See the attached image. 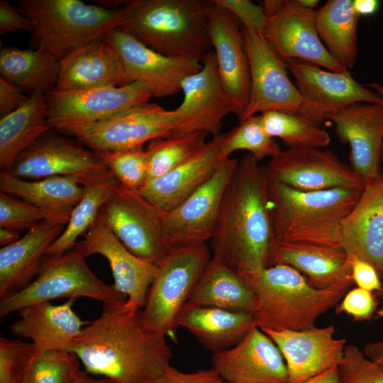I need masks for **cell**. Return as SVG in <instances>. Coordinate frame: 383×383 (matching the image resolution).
Segmentation results:
<instances>
[{
  "mask_svg": "<svg viewBox=\"0 0 383 383\" xmlns=\"http://www.w3.org/2000/svg\"><path fill=\"white\" fill-rule=\"evenodd\" d=\"M340 383H383V365L368 358L354 345H346L338 365Z\"/></svg>",
  "mask_w": 383,
  "mask_h": 383,
  "instance_id": "43",
  "label": "cell"
},
{
  "mask_svg": "<svg viewBox=\"0 0 383 383\" xmlns=\"http://www.w3.org/2000/svg\"><path fill=\"white\" fill-rule=\"evenodd\" d=\"M52 129L45 94L35 91L17 110L0 118V169L9 172L18 156Z\"/></svg>",
  "mask_w": 383,
  "mask_h": 383,
  "instance_id": "34",
  "label": "cell"
},
{
  "mask_svg": "<svg viewBox=\"0 0 383 383\" xmlns=\"http://www.w3.org/2000/svg\"><path fill=\"white\" fill-rule=\"evenodd\" d=\"M106 38L118 54L131 82L145 85L152 97L175 95L181 91L183 81L202 67L196 58L161 54L121 28L111 30Z\"/></svg>",
  "mask_w": 383,
  "mask_h": 383,
  "instance_id": "17",
  "label": "cell"
},
{
  "mask_svg": "<svg viewBox=\"0 0 383 383\" xmlns=\"http://www.w3.org/2000/svg\"><path fill=\"white\" fill-rule=\"evenodd\" d=\"M267 174L251 154L241 157L223 192L210 240L212 257L243 274L267 267L274 239Z\"/></svg>",
  "mask_w": 383,
  "mask_h": 383,
  "instance_id": "2",
  "label": "cell"
},
{
  "mask_svg": "<svg viewBox=\"0 0 383 383\" xmlns=\"http://www.w3.org/2000/svg\"><path fill=\"white\" fill-rule=\"evenodd\" d=\"M129 83L118 54L104 37L79 47L60 60L55 89L76 91Z\"/></svg>",
  "mask_w": 383,
  "mask_h": 383,
  "instance_id": "29",
  "label": "cell"
},
{
  "mask_svg": "<svg viewBox=\"0 0 383 383\" xmlns=\"http://www.w3.org/2000/svg\"><path fill=\"white\" fill-rule=\"evenodd\" d=\"M65 226L44 220L15 243L0 249V297L27 287L37 276L47 249Z\"/></svg>",
  "mask_w": 383,
  "mask_h": 383,
  "instance_id": "30",
  "label": "cell"
},
{
  "mask_svg": "<svg viewBox=\"0 0 383 383\" xmlns=\"http://www.w3.org/2000/svg\"><path fill=\"white\" fill-rule=\"evenodd\" d=\"M125 303L103 304L100 316L84 326L70 352L86 372L110 383H155L170 365L172 352L166 336L146 327L141 311L130 312Z\"/></svg>",
  "mask_w": 383,
  "mask_h": 383,
  "instance_id": "1",
  "label": "cell"
},
{
  "mask_svg": "<svg viewBox=\"0 0 383 383\" xmlns=\"http://www.w3.org/2000/svg\"><path fill=\"white\" fill-rule=\"evenodd\" d=\"M116 179L138 192L147 182V159L143 148L99 153Z\"/></svg>",
  "mask_w": 383,
  "mask_h": 383,
  "instance_id": "42",
  "label": "cell"
},
{
  "mask_svg": "<svg viewBox=\"0 0 383 383\" xmlns=\"http://www.w3.org/2000/svg\"><path fill=\"white\" fill-rule=\"evenodd\" d=\"M177 115L159 104L147 102L107 118L57 130L76 138L98 153L140 148L147 142L176 137Z\"/></svg>",
  "mask_w": 383,
  "mask_h": 383,
  "instance_id": "8",
  "label": "cell"
},
{
  "mask_svg": "<svg viewBox=\"0 0 383 383\" xmlns=\"http://www.w3.org/2000/svg\"><path fill=\"white\" fill-rule=\"evenodd\" d=\"M45 220L42 211L30 204L0 192V228L17 232L29 231Z\"/></svg>",
  "mask_w": 383,
  "mask_h": 383,
  "instance_id": "45",
  "label": "cell"
},
{
  "mask_svg": "<svg viewBox=\"0 0 383 383\" xmlns=\"http://www.w3.org/2000/svg\"><path fill=\"white\" fill-rule=\"evenodd\" d=\"M33 30L32 21L19 8L14 7L6 0L0 1V34L4 35L17 30Z\"/></svg>",
  "mask_w": 383,
  "mask_h": 383,
  "instance_id": "49",
  "label": "cell"
},
{
  "mask_svg": "<svg viewBox=\"0 0 383 383\" xmlns=\"http://www.w3.org/2000/svg\"><path fill=\"white\" fill-rule=\"evenodd\" d=\"M283 4L284 0H265L262 6L267 18L274 16L281 9Z\"/></svg>",
  "mask_w": 383,
  "mask_h": 383,
  "instance_id": "57",
  "label": "cell"
},
{
  "mask_svg": "<svg viewBox=\"0 0 383 383\" xmlns=\"http://www.w3.org/2000/svg\"><path fill=\"white\" fill-rule=\"evenodd\" d=\"M260 116L267 133L279 138L288 148H322L331 143L324 128L298 113L271 111Z\"/></svg>",
  "mask_w": 383,
  "mask_h": 383,
  "instance_id": "37",
  "label": "cell"
},
{
  "mask_svg": "<svg viewBox=\"0 0 383 383\" xmlns=\"http://www.w3.org/2000/svg\"><path fill=\"white\" fill-rule=\"evenodd\" d=\"M296 1L302 7L311 10H315L319 3L318 0H296Z\"/></svg>",
  "mask_w": 383,
  "mask_h": 383,
  "instance_id": "58",
  "label": "cell"
},
{
  "mask_svg": "<svg viewBox=\"0 0 383 383\" xmlns=\"http://www.w3.org/2000/svg\"><path fill=\"white\" fill-rule=\"evenodd\" d=\"M18 8L33 23L35 47L62 60L79 47L120 28L121 8L79 0H21Z\"/></svg>",
  "mask_w": 383,
  "mask_h": 383,
  "instance_id": "6",
  "label": "cell"
},
{
  "mask_svg": "<svg viewBox=\"0 0 383 383\" xmlns=\"http://www.w3.org/2000/svg\"><path fill=\"white\" fill-rule=\"evenodd\" d=\"M363 353L370 360L383 365V340L366 344Z\"/></svg>",
  "mask_w": 383,
  "mask_h": 383,
  "instance_id": "54",
  "label": "cell"
},
{
  "mask_svg": "<svg viewBox=\"0 0 383 383\" xmlns=\"http://www.w3.org/2000/svg\"><path fill=\"white\" fill-rule=\"evenodd\" d=\"M208 29L218 74L239 117L250 96L249 62L240 23L224 7L208 1Z\"/></svg>",
  "mask_w": 383,
  "mask_h": 383,
  "instance_id": "21",
  "label": "cell"
},
{
  "mask_svg": "<svg viewBox=\"0 0 383 383\" xmlns=\"http://www.w3.org/2000/svg\"><path fill=\"white\" fill-rule=\"evenodd\" d=\"M286 265L298 270L315 288L342 287L348 289L352 260L340 247L293 243L274 239L267 267Z\"/></svg>",
  "mask_w": 383,
  "mask_h": 383,
  "instance_id": "26",
  "label": "cell"
},
{
  "mask_svg": "<svg viewBox=\"0 0 383 383\" xmlns=\"http://www.w3.org/2000/svg\"><path fill=\"white\" fill-rule=\"evenodd\" d=\"M379 160H380L381 167L383 168V143L381 148Z\"/></svg>",
  "mask_w": 383,
  "mask_h": 383,
  "instance_id": "60",
  "label": "cell"
},
{
  "mask_svg": "<svg viewBox=\"0 0 383 383\" xmlns=\"http://www.w3.org/2000/svg\"><path fill=\"white\" fill-rule=\"evenodd\" d=\"M301 383H340L338 374V365Z\"/></svg>",
  "mask_w": 383,
  "mask_h": 383,
  "instance_id": "53",
  "label": "cell"
},
{
  "mask_svg": "<svg viewBox=\"0 0 383 383\" xmlns=\"http://www.w3.org/2000/svg\"><path fill=\"white\" fill-rule=\"evenodd\" d=\"M226 9L243 28L262 35L268 18L262 6L250 0H213Z\"/></svg>",
  "mask_w": 383,
  "mask_h": 383,
  "instance_id": "46",
  "label": "cell"
},
{
  "mask_svg": "<svg viewBox=\"0 0 383 383\" xmlns=\"http://www.w3.org/2000/svg\"><path fill=\"white\" fill-rule=\"evenodd\" d=\"M268 177L293 189L313 192L363 189L366 181L330 150L287 148L265 166Z\"/></svg>",
  "mask_w": 383,
  "mask_h": 383,
  "instance_id": "14",
  "label": "cell"
},
{
  "mask_svg": "<svg viewBox=\"0 0 383 383\" xmlns=\"http://www.w3.org/2000/svg\"><path fill=\"white\" fill-rule=\"evenodd\" d=\"M186 303L251 313L255 304V295L240 274L211 257Z\"/></svg>",
  "mask_w": 383,
  "mask_h": 383,
  "instance_id": "33",
  "label": "cell"
},
{
  "mask_svg": "<svg viewBox=\"0 0 383 383\" xmlns=\"http://www.w3.org/2000/svg\"><path fill=\"white\" fill-rule=\"evenodd\" d=\"M207 6L204 0L127 1L120 28L161 54L201 61L212 50Z\"/></svg>",
  "mask_w": 383,
  "mask_h": 383,
  "instance_id": "5",
  "label": "cell"
},
{
  "mask_svg": "<svg viewBox=\"0 0 383 383\" xmlns=\"http://www.w3.org/2000/svg\"><path fill=\"white\" fill-rule=\"evenodd\" d=\"M79 242L61 255L44 257L37 277L23 290L1 299L0 318L30 304L65 298L87 297L103 304L125 303L126 296L96 277Z\"/></svg>",
  "mask_w": 383,
  "mask_h": 383,
  "instance_id": "7",
  "label": "cell"
},
{
  "mask_svg": "<svg viewBox=\"0 0 383 383\" xmlns=\"http://www.w3.org/2000/svg\"><path fill=\"white\" fill-rule=\"evenodd\" d=\"M211 361V367L227 383H288L281 351L255 326L235 346L213 353Z\"/></svg>",
  "mask_w": 383,
  "mask_h": 383,
  "instance_id": "22",
  "label": "cell"
},
{
  "mask_svg": "<svg viewBox=\"0 0 383 383\" xmlns=\"http://www.w3.org/2000/svg\"><path fill=\"white\" fill-rule=\"evenodd\" d=\"M45 96L48 122L56 131L107 118L152 97L147 87L137 82L76 91L53 89Z\"/></svg>",
  "mask_w": 383,
  "mask_h": 383,
  "instance_id": "15",
  "label": "cell"
},
{
  "mask_svg": "<svg viewBox=\"0 0 383 383\" xmlns=\"http://www.w3.org/2000/svg\"><path fill=\"white\" fill-rule=\"evenodd\" d=\"M75 300L69 299L58 305L43 301L20 309L19 318L11 326L13 335L30 339L35 353L70 352L74 340L89 322L82 320L73 310Z\"/></svg>",
  "mask_w": 383,
  "mask_h": 383,
  "instance_id": "28",
  "label": "cell"
},
{
  "mask_svg": "<svg viewBox=\"0 0 383 383\" xmlns=\"http://www.w3.org/2000/svg\"><path fill=\"white\" fill-rule=\"evenodd\" d=\"M208 135L199 132L149 142L145 149L147 181L164 175L189 160L206 142Z\"/></svg>",
  "mask_w": 383,
  "mask_h": 383,
  "instance_id": "39",
  "label": "cell"
},
{
  "mask_svg": "<svg viewBox=\"0 0 383 383\" xmlns=\"http://www.w3.org/2000/svg\"><path fill=\"white\" fill-rule=\"evenodd\" d=\"M362 190L335 188L304 192L268 177V209L274 238L340 247V223Z\"/></svg>",
  "mask_w": 383,
  "mask_h": 383,
  "instance_id": "4",
  "label": "cell"
},
{
  "mask_svg": "<svg viewBox=\"0 0 383 383\" xmlns=\"http://www.w3.org/2000/svg\"><path fill=\"white\" fill-rule=\"evenodd\" d=\"M202 67L182 84L183 100L174 110L177 115V136L203 132L220 134L223 119L234 114L231 99L221 83L216 56L211 50L201 60Z\"/></svg>",
  "mask_w": 383,
  "mask_h": 383,
  "instance_id": "18",
  "label": "cell"
},
{
  "mask_svg": "<svg viewBox=\"0 0 383 383\" xmlns=\"http://www.w3.org/2000/svg\"><path fill=\"white\" fill-rule=\"evenodd\" d=\"M7 172L31 180L68 177L83 187L116 179L99 153L50 131L22 152Z\"/></svg>",
  "mask_w": 383,
  "mask_h": 383,
  "instance_id": "10",
  "label": "cell"
},
{
  "mask_svg": "<svg viewBox=\"0 0 383 383\" xmlns=\"http://www.w3.org/2000/svg\"><path fill=\"white\" fill-rule=\"evenodd\" d=\"M74 383H110L106 378H94L84 370L78 368L74 373Z\"/></svg>",
  "mask_w": 383,
  "mask_h": 383,
  "instance_id": "55",
  "label": "cell"
},
{
  "mask_svg": "<svg viewBox=\"0 0 383 383\" xmlns=\"http://www.w3.org/2000/svg\"><path fill=\"white\" fill-rule=\"evenodd\" d=\"M118 181L84 187L82 198L73 210L65 228L47 249L45 257L62 255L74 248L77 238L89 230L97 218L100 209Z\"/></svg>",
  "mask_w": 383,
  "mask_h": 383,
  "instance_id": "38",
  "label": "cell"
},
{
  "mask_svg": "<svg viewBox=\"0 0 383 383\" xmlns=\"http://www.w3.org/2000/svg\"><path fill=\"white\" fill-rule=\"evenodd\" d=\"M378 293H379V296L381 298V300L383 302V286H382V289L378 292Z\"/></svg>",
  "mask_w": 383,
  "mask_h": 383,
  "instance_id": "61",
  "label": "cell"
},
{
  "mask_svg": "<svg viewBox=\"0 0 383 383\" xmlns=\"http://www.w3.org/2000/svg\"><path fill=\"white\" fill-rule=\"evenodd\" d=\"M79 244L86 257L98 254L107 260L113 287L127 297L124 309L130 312L141 311L157 265L130 252L99 215Z\"/></svg>",
  "mask_w": 383,
  "mask_h": 383,
  "instance_id": "19",
  "label": "cell"
},
{
  "mask_svg": "<svg viewBox=\"0 0 383 383\" xmlns=\"http://www.w3.org/2000/svg\"><path fill=\"white\" fill-rule=\"evenodd\" d=\"M367 87L383 98V84L377 82H372L369 84Z\"/></svg>",
  "mask_w": 383,
  "mask_h": 383,
  "instance_id": "59",
  "label": "cell"
},
{
  "mask_svg": "<svg viewBox=\"0 0 383 383\" xmlns=\"http://www.w3.org/2000/svg\"><path fill=\"white\" fill-rule=\"evenodd\" d=\"M223 133L213 136L189 160L164 175L147 181L138 192L162 213L173 209L213 175L223 160Z\"/></svg>",
  "mask_w": 383,
  "mask_h": 383,
  "instance_id": "27",
  "label": "cell"
},
{
  "mask_svg": "<svg viewBox=\"0 0 383 383\" xmlns=\"http://www.w3.org/2000/svg\"><path fill=\"white\" fill-rule=\"evenodd\" d=\"M238 159L221 162L213 175L183 202L162 213L167 249L199 246L211 240L223 192L236 168Z\"/></svg>",
  "mask_w": 383,
  "mask_h": 383,
  "instance_id": "12",
  "label": "cell"
},
{
  "mask_svg": "<svg viewBox=\"0 0 383 383\" xmlns=\"http://www.w3.org/2000/svg\"><path fill=\"white\" fill-rule=\"evenodd\" d=\"M255 295L251 312L260 329L302 331L315 327L317 319L336 306L347 288L317 289L298 270L276 265L240 274Z\"/></svg>",
  "mask_w": 383,
  "mask_h": 383,
  "instance_id": "3",
  "label": "cell"
},
{
  "mask_svg": "<svg viewBox=\"0 0 383 383\" xmlns=\"http://www.w3.org/2000/svg\"><path fill=\"white\" fill-rule=\"evenodd\" d=\"M60 60L38 49L7 47L0 51L1 77L30 94L56 87Z\"/></svg>",
  "mask_w": 383,
  "mask_h": 383,
  "instance_id": "36",
  "label": "cell"
},
{
  "mask_svg": "<svg viewBox=\"0 0 383 383\" xmlns=\"http://www.w3.org/2000/svg\"><path fill=\"white\" fill-rule=\"evenodd\" d=\"M79 366V359L70 351L35 353L21 383H74Z\"/></svg>",
  "mask_w": 383,
  "mask_h": 383,
  "instance_id": "41",
  "label": "cell"
},
{
  "mask_svg": "<svg viewBox=\"0 0 383 383\" xmlns=\"http://www.w3.org/2000/svg\"><path fill=\"white\" fill-rule=\"evenodd\" d=\"M20 238L19 232L0 228V243L3 246L11 245Z\"/></svg>",
  "mask_w": 383,
  "mask_h": 383,
  "instance_id": "56",
  "label": "cell"
},
{
  "mask_svg": "<svg viewBox=\"0 0 383 383\" xmlns=\"http://www.w3.org/2000/svg\"><path fill=\"white\" fill-rule=\"evenodd\" d=\"M377 315L378 316L381 317L383 318V309H380L377 311Z\"/></svg>",
  "mask_w": 383,
  "mask_h": 383,
  "instance_id": "62",
  "label": "cell"
},
{
  "mask_svg": "<svg viewBox=\"0 0 383 383\" xmlns=\"http://www.w3.org/2000/svg\"><path fill=\"white\" fill-rule=\"evenodd\" d=\"M352 260V279L357 287L370 292H379L382 284L376 269L362 260L353 258Z\"/></svg>",
  "mask_w": 383,
  "mask_h": 383,
  "instance_id": "50",
  "label": "cell"
},
{
  "mask_svg": "<svg viewBox=\"0 0 383 383\" xmlns=\"http://www.w3.org/2000/svg\"><path fill=\"white\" fill-rule=\"evenodd\" d=\"M35 353L34 345L18 339L0 338V383H21Z\"/></svg>",
  "mask_w": 383,
  "mask_h": 383,
  "instance_id": "44",
  "label": "cell"
},
{
  "mask_svg": "<svg viewBox=\"0 0 383 383\" xmlns=\"http://www.w3.org/2000/svg\"><path fill=\"white\" fill-rule=\"evenodd\" d=\"M360 16L352 0H328L316 10V26L323 45L345 70L355 67Z\"/></svg>",
  "mask_w": 383,
  "mask_h": 383,
  "instance_id": "35",
  "label": "cell"
},
{
  "mask_svg": "<svg viewBox=\"0 0 383 383\" xmlns=\"http://www.w3.org/2000/svg\"><path fill=\"white\" fill-rule=\"evenodd\" d=\"M301 96L299 114L321 126L330 117L358 103L383 104V98L359 84L348 70L332 72L301 60L285 62Z\"/></svg>",
  "mask_w": 383,
  "mask_h": 383,
  "instance_id": "13",
  "label": "cell"
},
{
  "mask_svg": "<svg viewBox=\"0 0 383 383\" xmlns=\"http://www.w3.org/2000/svg\"><path fill=\"white\" fill-rule=\"evenodd\" d=\"M339 140L350 148L353 170L366 182L382 174L379 156L383 143V104L358 103L332 115Z\"/></svg>",
  "mask_w": 383,
  "mask_h": 383,
  "instance_id": "25",
  "label": "cell"
},
{
  "mask_svg": "<svg viewBox=\"0 0 383 383\" xmlns=\"http://www.w3.org/2000/svg\"><path fill=\"white\" fill-rule=\"evenodd\" d=\"M177 325L187 330L212 353L235 346L255 326L251 313L196 306L187 303L179 313Z\"/></svg>",
  "mask_w": 383,
  "mask_h": 383,
  "instance_id": "32",
  "label": "cell"
},
{
  "mask_svg": "<svg viewBox=\"0 0 383 383\" xmlns=\"http://www.w3.org/2000/svg\"><path fill=\"white\" fill-rule=\"evenodd\" d=\"M22 89L0 77V116L3 117L21 107L29 99Z\"/></svg>",
  "mask_w": 383,
  "mask_h": 383,
  "instance_id": "51",
  "label": "cell"
},
{
  "mask_svg": "<svg viewBox=\"0 0 383 383\" xmlns=\"http://www.w3.org/2000/svg\"><path fill=\"white\" fill-rule=\"evenodd\" d=\"M155 383H227L211 367L194 372H184L169 365Z\"/></svg>",
  "mask_w": 383,
  "mask_h": 383,
  "instance_id": "48",
  "label": "cell"
},
{
  "mask_svg": "<svg viewBox=\"0 0 383 383\" xmlns=\"http://www.w3.org/2000/svg\"><path fill=\"white\" fill-rule=\"evenodd\" d=\"M277 345L284 359L288 383H301L342 360L346 339L334 337L333 326L302 331L261 329Z\"/></svg>",
  "mask_w": 383,
  "mask_h": 383,
  "instance_id": "23",
  "label": "cell"
},
{
  "mask_svg": "<svg viewBox=\"0 0 383 383\" xmlns=\"http://www.w3.org/2000/svg\"><path fill=\"white\" fill-rule=\"evenodd\" d=\"M339 245L350 258L371 264L383 277V173L367 180L340 223Z\"/></svg>",
  "mask_w": 383,
  "mask_h": 383,
  "instance_id": "24",
  "label": "cell"
},
{
  "mask_svg": "<svg viewBox=\"0 0 383 383\" xmlns=\"http://www.w3.org/2000/svg\"><path fill=\"white\" fill-rule=\"evenodd\" d=\"M263 38L284 62L296 60L332 72L343 70L321 42L316 26V10L284 0L281 9L268 18Z\"/></svg>",
  "mask_w": 383,
  "mask_h": 383,
  "instance_id": "20",
  "label": "cell"
},
{
  "mask_svg": "<svg viewBox=\"0 0 383 383\" xmlns=\"http://www.w3.org/2000/svg\"><path fill=\"white\" fill-rule=\"evenodd\" d=\"M99 216L136 256L157 265L168 252L164 238L162 213L138 192L127 189L117 182Z\"/></svg>",
  "mask_w": 383,
  "mask_h": 383,
  "instance_id": "11",
  "label": "cell"
},
{
  "mask_svg": "<svg viewBox=\"0 0 383 383\" xmlns=\"http://www.w3.org/2000/svg\"><path fill=\"white\" fill-rule=\"evenodd\" d=\"M377 306L372 292L356 287L346 292L335 311L338 314L345 313L355 321H365L372 316Z\"/></svg>",
  "mask_w": 383,
  "mask_h": 383,
  "instance_id": "47",
  "label": "cell"
},
{
  "mask_svg": "<svg viewBox=\"0 0 383 383\" xmlns=\"http://www.w3.org/2000/svg\"><path fill=\"white\" fill-rule=\"evenodd\" d=\"M211 257L206 244L168 251L141 311L146 327L165 336L177 328L179 313Z\"/></svg>",
  "mask_w": 383,
  "mask_h": 383,
  "instance_id": "9",
  "label": "cell"
},
{
  "mask_svg": "<svg viewBox=\"0 0 383 383\" xmlns=\"http://www.w3.org/2000/svg\"><path fill=\"white\" fill-rule=\"evenodd\" d=\"M0 191L35 206L42 211L45 220L65 226L82 198L84 187L68 177L31 180L1 172Z\"/></svg>",
  "mask_w": 383,
  "mask_h": 383,
  "instance_id": "31",
  "label": "cell"
},
{
  "mask_svg": "<svg viewBox=\"0 0 383 383\" xmlns=\"http://www.w3.org/2000/svg\"><path fill=\"white\" fill-rule=\"evenodd\" d=\"M249 62L250 91L248 105L240 121L257 113L281 111L297 113L301 96L288 76L282 61L260 35L243 28Z\"/></svg>",
  "mask_w": 383,
  "mask_h": 383,
  "instance_id": "16",
  "label": "cell"
},
{
  "mask_svg": "<svg viewBox=\"0 0 383 383\" xmlns=\"http://www.w3.org/2000/svg\"><path fill=\"white\" fill-rule=\"evenodd\" d=\"M353 8L360 16H370L376 13L379 6V2L376 0H354Z\"/></svg>",
  "mask_w": 383,
  "mask_h": 383,
  "instance_id": "52",
  "label": "cell"
},
{
  "mask_svg": "<svg viewBox=\"0 0 383 383\" xmlns=\"http://www.w3.org/2000/svg\"><path fill=\"white\" fill-rule=\"evenodd\" d=\"M238 150H247L257 160L273 157L282 150L265 131L259 116H252L240 121L238 126L223 133L221 150V159L226 160Z\"/></svg>",
  "mask_w": 383,
  "mask_h": 383,
  "instance_id": "40",
  "label": "cell"
}]
</instances>
